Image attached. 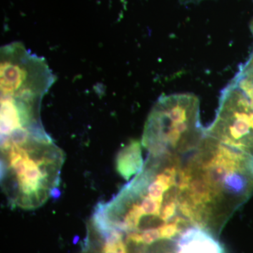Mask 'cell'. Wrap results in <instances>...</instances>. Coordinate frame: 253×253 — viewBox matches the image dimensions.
<instances>
[{
	"mask_svg": "<svg viewBox=\"0 0 253 253\" xmlns=\"http://www.w3.org/2000/svg\"><path fill=\"white\" fill-rule=\"evenodd\" d=\"M181 197L198 225L220 232L253 195V156L221 143L206 132L183 158Z\"/></svg>",
	"mask_w": 253,
	"mask_h": 253,
	"instance_id": "obj_1",
	"label": "cell"
},
{
	"mask_svg": "<svg viewBox=\"0 0 253 253\" xmlns=\"http://www.w3.org/2000/svg\"><path fill=\"white\" fill-rule=\"evenodd\" d=\"M1 181L14 206H42L59 182L64 156L43 126L16 129L1 136Z\"/></svg>",
	"mask_w": 253,
	"mask_h": 253,
	"instance_id": "obj_2",
	"label": "cell"
},
{
	"mask_svg": "<svg viewBox=\"0 0 253 253\" xmlns=\"http://www.w3.org/2000/svg\"><path fill=\"white\" fill-rule=\"evenodd\" d=\"M206 135L200 120V101L194 94L163 96L150 113L142 145L151 155L184 156L199 146Z\"/></svg>",
	"mask_w": 253,
	"mask_h": 253,
	"instance_id": "obj_3",
	"label": "cell"
},
{
	"mask_svg": "<svg viewBox=\"0 0 253 253\" xmlns=\"http://www.w3.org/2000/svg\"><path fill=\"white\" fill-rule=\"evenodd\" d=\"M55 80L44 58L32 54L22 43L1 46V100L41 106Z\"/></svg>",
	"mask_w": 253,
	"mask_h": 253,
	"instance_id": "obj_4",
	"label": "cell"
},
{
	"mask_svg": "<svg viewBox=\"0 0 253 253\" xmlns=\"http://www.w3.org/2000/svg\"><path fill=\"white\" fill-rule=\"evenodd\" d=\"M206 132L253 156V112L244 92L231 82L222 91L215 118Z\"/></svg>",
	"mask_w": 253,
	"mask_h": 253,
	"instance_id": "obj_5",
	"label": "cell"
},
{
	"mask_svg": "<svg viewBox=\"0 0 253 253\" xmlns=\"http://www.w3.org/2000/svg\"><path fill=\"white\" fill-rule=\"evenodd\" d=\"M177 253H225L221 245L209 231L192 226L181 236Z\"/></svg>",
	"mask_w": 253,
	"mask_h": 253,
	"instance_id": "obj_6",
	"label": "cell"
},
{
	"mask_svg": "<svg viewBox=\"0 0 253 253\" xmlns=\"http://www.w3.org/2000/svg\"><path fill=\"white\" fill-rule=\"evenodd\" d=\"M141 145L139 141H131L118 154L117 169L118 172L126 179L137 174L142 168Z\"/></svg>",
	"mask_w": 253,
	"mask_h": 253,
	"instance_id": "obj_7",
	"label": "cell"
},
{
	"mask_svg": "<svg viewBox=\"0 0 253 253\" xmlns=\"http://www.w3.org/2000/svg\"><path fill=\"white\" fill-rule=\"evenodd\" d=\"M231 83L244 92L253 112V66L246 63Z\"/></svg>",
	"mask_w": 253,
	"mask_h": 253,
	"instance_id": "obj_8",
	"label": "cell"
},
{
	"mask_svg": "<svg viewBox=\"0 0 253 253\" xmlns=\"http://www.w3.org/2000/svg\"><path fill=\"white\" fill-rule=\"evenodd\" d=\"M181 4H189V3H199L200 1H204V0H179Z\"/></svg>",
	"mask_w": 253,
	"mask_h": 253,
	"instance_id": "obj_9",
	"label": "cell"
}]
</instances>
